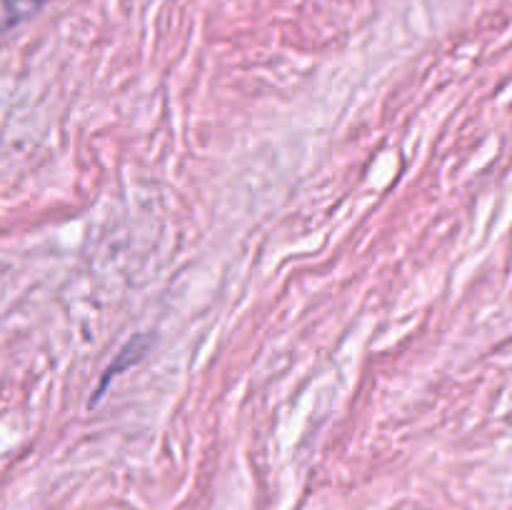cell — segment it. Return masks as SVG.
Returning a JSON list of instances; mask_svg holds the SVG:
<instances>
[{"label":"cell","instance_id":"6da1fadb","mask_svg":"<svg viewBox=\"0 0 512 510\" xmlns=\"http://www.w3.org/2000/svg\"><path fill=\"white\" fill-rule=\"evenodd\" d=\"M150 345H153V338H150V335H135V338H130L128 343L123 345V350L115 355V360L108 365V370H105L103 380H100V388L95 390V395H93V403L100 398V393H103V388L108 385V380L113 378L115 373H123V370H128L130 365H135L138 360H143V355L148 353Z\"/></svg>","mask_w":512,"mask_h":510},{"label":"cell","instance_id":"7a4b0ae2","mask_svg":"<svg viewBox=\"0 0 512 510\" xmlns=\"http://www.w3.org/2000/svg\"><path fill=\"white\" fill-rule=\"evenodd\" d=\"M50 0H0V35L33 18Z\"/></svg>","mask_w":512,"mask_h":510}]
</instances>
